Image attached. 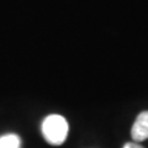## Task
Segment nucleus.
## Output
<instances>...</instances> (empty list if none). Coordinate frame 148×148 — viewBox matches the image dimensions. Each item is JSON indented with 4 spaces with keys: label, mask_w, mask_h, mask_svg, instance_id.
Instances as JSON below:
<instances>
[{
    "label": "nucleus",
    "mask_w": 148,
    "mask_h": 148,
    "mask_svg": "<svg viewBox=\"0 0 148 148\" xmlns=\"http://www.w3.org/2000/svg\"><path fill=\"white\" fill-rule=\"evenodd\" d=\"M43 138L52 146H61L67 140L69 125L62 115L52 114L45 117L41 125Z\"/></svg>",
    "instance_id": "1"
},
{
    "label": "nucleus",
    "mask_w": 148,
    "mask_h": 148,
    "mask_svg": "<svg viewBox=\"0 0 148 148\" xmlns=\"http://www.w3.org/2000/svg\"><path fill=\"white\" fill-rule=\"evenodd\" d=\"M131 136L135 142H142L148 138V111H142L138 115L131 128Z\"/></svg>",
    "instance_id": "2"
},
{
    "label": "nucleus",
    "mask_w": 148,
    "mask_h": 148,
    "mask_svg": "<svg viewBox=\"0 0 148 148\" xmlns=\"http://www.w3.org/2000/svg\"><path fill=\"white\" fill-rule=\"evenodd\" d=\"M0 148H21V140L15 133H8L0 137Z\"/></svg>",
    "instance_id": "3"
},
{
    "label": "nucleus",
    "mask_w": 148,
    "mask_h": 148,
    "mask_svg": "<svg viewBox=\"0 0 148 148\" xmlns=\"http://www.w3.org/2000/svg\"><path fill=\"white\" fill-rule=\"evenodd\" d=\"M123 148H143V147L141 145H138L137 142H130V143H126Z\"/></svg>",
    "instance_id": "4"
}]
</instances>
